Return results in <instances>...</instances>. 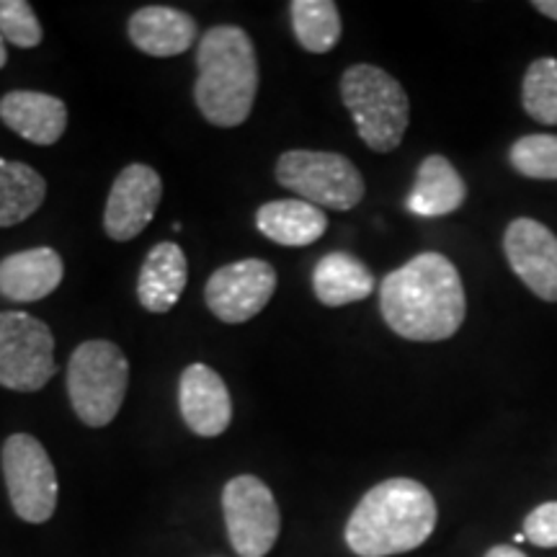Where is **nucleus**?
Wrapping results in <instances>:
<instances>
[{
  "mask_svg": "<svg viewBox=\"0 0 557 557\" xmlns=\"http://www.w3.org/2000/svg\"><path fill=\"white\" fill-rule=\"evenodd\" d=\"M380 310L400 338L436 344L462 329L468 299L455 263L431 250L382 278Z\"/></svg>",
  "mask_w": 557,
  "mask_h": 557,
  "instance_id": "f257e3e1",
  "label": "nucleus"
},
{
  "mask_svg": "<svg viewBox=\"0 0 557 557\" xmlns=\"http://www.w3.org/2000/svg\"><path fill=\"white\" fill-rule=\"evenodd\" d=\"M436 500L426 485L389 478L374 485L346 524V545L359 557H389L418 549L436 529Z\"/></svg>",
  "mask_w": 557,
  "mask_h": 557,
  "instance_id": "f03ea898",
  "label": "nucleus"
},
{
  "mask_svg": "<svg viewBox=\"0 0 557 557\" xmlns=\"http://www.w3.org/2000/svg\"><path fill=\"white\" fill-rule=\"evenodd\" d=\"M199 78L194 101L214 127H240L259 94V60L253 39L240 26H212L199 39Z\"/></svg>",
  "mask_w": 557,
  "mask_h": 557,
  "instance_id": "7ed1b4c3",
  "label": "nucleus"
},
{
  "mask_svg": "<svg viewBox=\"0 0 557 557\" xmlns=\"http://www.w3.org/2000/svg\"><path fill=\"white\" fill-rule=\"evenodd\" d=\"M341 99L359 137L374 152H393L406 137L410 101L406 88L377 65H351L341 78Z\"/></svg>",
  "mask_w": 557,
  "mask_h": 557,
  "instance_id": "20e7f679",
  "label": "nucleus"
},
{
  "mask_svg": "<svg viewBox=\"0 0 557 557\" xmlns=\"http://www.w3.org/2000/svg\"><path fill=\"white\" fill-rule=\"evenodd\" d=\"M129 385V361L116 344L83 341L67 361V395L75 416L90 429H103L122 410Z\"/></svg>",
  "mask_w": 557,
  "mask_h": 557,
  "instance_id": "39448f33",
  "label": "nucleus"
},
{
  "mask_svg": "<svg viewBox=\"0 0 557 557\" xmlns=\"http://www.w3.org/2000/svg\"><path fill=\"white\" fill-rule=\"evenodd\" d=\"M276 181L308 205L348 212L364 199L367 184L346 156L323 150H287L276 160Z\"/></svg>",
  "mask_w": 557,
  "mask_h": 557,
  "instance_id": "423d86ee",
  "label": "nucleus"
},
{
  "mask_svg": "<svg viewBox=\"0 0 557 557\" xmlns=\"http://www.w3.org/2000/svg\"><path fill=\"white\" fill-rule=\"evenodd\" d=\"M58 372L50 325L18 310L0 312V387L39 393Z\"/></svg>",
  "mask_w": 557,
  "mask_h": 557,
  "instance_id": "0eeeda50",
  "label": "nucleus"
},
{
  "mask_svg": "<svg viewBox=\"0 0 557 557\" xmlns=\"http://www.w3.org/2000/svg\"><path fill=\"white\" fill-rule=\"evenodd\" d=\"M5 491L18 519L45 524L58 508V472L47 449L32 434H13L0 451Z\"/></svg>",
  "mask_w": 557,
  "mask_h": 557,
  "instance_id": "6e6552de",
  "label": "nucleus"
},
{
  "mask_svg": "<svg viewBox=\"0 0 557 557\" xmlns=\"http://www.w3.org/2000/svg\"><path fill=\"white\" fill-rule=\"evenodd\" d=\"M230 545L240 557H267L276 545L282 513L271 487L256 475L233 478L222 491Z\"/></svg>",
  "mask_w": 557,
  "mask_h": 557,
  "instance_id": "1a4fd4ad",
  "label": "nucleus"
},
{
  "mask_svg": "<svg viewBox=\"0 0 557 557\" xmlns=\"http://www.w3.org/2000/svg\"><path fill=\"white\" fill-rule=\"evenodd\" d=\"M276 292V269L269 261L246 259L220 267L205 287L207 308L222 323H248Z\"/></svg>",
  "mask_w": 557,
  "mask_h": 557,
  "instance_id": "9d476101",
  "label": "nucleus"
},
{
  "mask_svg": "<svg viewBox=\"0 0 557 557\" xmlns=\"http://www.w3.org/2000/svg\"><path fill=\"white\" fill-rule=\"evenodd\" d=\"M163 181L158 171L145 163H132L111 184L107 212H103V230L111 240L127 243L137 238L156 218Z\"/></svg>",
  "mask_w": 557,
  "mask_h": 557,
  "instance_id": "9b49d317",
  "label": "nucleus"
},
{
  "mask_svg": "<svg viewBox=\"0 0 557 557\" xmlns=\"http://www.w3.org/2000/svg\"><path fill=\"white\" fill-rule=\"evenodd\" d=\"M508 267L545 302H557V235L542 222L519 218L506 227Z\"/></svg>",
  "mask_w": 557,
  "mask_h": 557,
  "instance_id": "f8f14e48",
  "label": "nucleus"
},
{
  "mask_svg": "<svg viewBox=\"0 0 557 557\" xmlns=\"http://www.w3.org/2000/svg\"><path fill=\"white\" fill-rule=\"evenodd\" d=\"M178 408L186 426L205 438L225 434L233 421V400H230L225 380L201 361L189 364L181 374Z\"/></svg>",
  "mask_w": 557,
  "mask_h": 557,
  "instance_id": "ddd939ff",
  "label": "nucleus"
},
{
  "mask_svg": "<svg viewBox=\"0 0 557 557\" xmlns=\"http://www.w3.org/2000/svg\"><path fill=\"white\" fill-rule=\"evenodd\" d=\"M0 122L39 148H50L65 135L67 107L41 90H11L0 99Z\"/></svg>",
  "mask_w": 557,
  "mask_h": 557,
  "instance_id": "4468645a",
  "label": "nucleus"
},
{
  "mask_svg": "<svg viewBox=\"0 0 557 557\" xmlns=\"http://www.w3.org/2000/svg\"><path fill=\"white\" fill-rule=\"evenodd\" d=\"M132 45L150 58H176L191 50L199 37L197 18L169 5H145L129 16Z\"/></svg>",
  "mask_w": 557,
  "mask_h": 557,
  "instance_id": "2eb2a0df",
  "label": "nucleus"
},
{
  "mask_svg": "<svg viewBox=\"0 0 557 557\" xmlns=\"http://www.w3.org/2000/svg\"><path fill=\"white\" fill-rule=\"evenodd\" d=\"M65 263L54 248H29L0 261V297L11 302H39L62 284Z\"/></svg>",
  "mask_w": 557,
  "mask_h": 557,
  "instance_id": "dca6fc26",
  "label": "nucleus"
},
{
  "mask_svg": "<svg viewBox=\"0 0 557 557\" xmlns=\"http://www.w3.org/2000/svg\"><path fill=\"white\" fill-rule=\"evenodd\" d=\"M189 278V263L178 243H158L145 256L137 276V299L148 312L163 315L178 302Z\"/></svg>",
  "mask_w": 557,
  "mask_h": 557,
  "instance_id": "f3484780",
  "label": "nucleus"
},
{
  "mask_svg": "<svg viewBox=\"0 0 557 557\" xmlns=\"http://www.w3.org/2000/svg\"><path fill=\"white\" fill-rule=\"evenodd\" d=\"M256 227L271 243L302 248L323 238V233L329 230V218H325L323 209L302 199H282L267 201L256 212Z\"/></svg>",
  "mask_w": 557,
  "mask_h": 557,
  "instance_id": "a211bd4d",
  "label": "nucleus"
},
{
  "mask_svg": "<svg viewBox=\"0 0 557 557\" xmlns=\"http://www.w3.org/2000/svg\"><path fill=\"white\" fill-rule=\"evenodd\" d=\"M468 197V186L444 156H429L418 165L408 209L418 218H444L457 212Z\"/></svg>",
  "mask_w": 557,
  "mask_h": 557,
  "instance_id": "6ab92c4d",
  "label": "nucleus"
},
{
  "mask_svg": "<svg viewBox=\"0 0 557 557\" xmlns=\"http://www.w3.org/2000/svg\"><path fill=\"white\" fill-rule=\"evenodd\" d=\"M312 289L325 308H344V305L361 302L374 292V276L364 263L351 253L336 250L323 256L312 271Z\"/></svg>",
  "mask_w": 557,
  "mask_h": 557,
  "instance_id": "aec40b11",
  "label": "nucleus"
},
{
  "mask_svg": "<svg viewBox=\"0 0 557 557\" xmlns=\"http://www.w3.org/2000/svg\"><path fill=\"white\" fill-rule=\"evenodd\" d=\"M47 199V181L21 160L0 158V227L29 220Z\"/></svg>",
  "mask_w": 557,
  "mask_h": 557,
  "instance_id": "412c9836",
  "label": "nucleus"
},
{
  "mask_svg": "<svg viewBox=\"0 0 557 557\" xmlns=\"http://www.w3.org/2000/svg\"><path fill=\"white\" fill-rule=\"evenodd\" d=\"M292 29L305 50L325 54L341 39V13L333 0H292Z\"/></svg>",
  "mask_w": 557,
  "mask_h": 557,
  "instance_id": "4be33fe9",
  "label": "nucleus"
},
{
  "mask_svg": "<svg viewBox=\"0 0 557 557\" xmlns=\"http://www.w3.org/2000/svg\"><path fill=\"white\" fill-rule=\"evenodd\" d=\"M521 103L534 122L555 127L557 124V60L542 58L527 67L521 83Z\"/></svg>",
  "mask_w": 557,
  "mask_h": 557,
  "instance_id": "5701e85b",
  "label": "nucleus"
},
{
  "mask_svg": "<svg viewBox=\"0 0 557 557\" xmlns=\"http://www.w3.org/2000/svg\"><path fill=\"white\" fill-rule=\"evenodd\" d=\"M513 171L537 181H557V137L555 135H527L513 143L508 152Z\"/></svg>",
  "mask_w": 557,
  "mask_h": 557,
  "instance_id": "b1692460",
  "label": "nucleus"
},
{
  "mask_svg": "<svg viewBox=\"0 0 557 557\" xmlns=\"http://www.w3.org/2000/svg\"><path fill=\"white\" fill-rule=\"evenodd\" d=\"M0 37L18 50H34L45 39L41 24L26 0H0Z\"/></svg>",
  "mask_w": 557,
  "mask_h": 557,
  "instance_id": "393cba45",
  "label": "nucleus"
},
{
  "mask_svg": "<svg viewBox=\"0 0 557 557\" xmlns=\"http://www.w3.org/2000/svg\"><path fill=\"white\" fill-rule=\"evenodd\" d=\"M524 534L534 547H557V500H549L527 513Z\"/></svg>",
  "mask_w": 557,
  "mask_h": 557,
  "instance_id": "a878e982",
  "label": "nucleus"
},
{
  "mask_svg": "<svg viewBox=\"0 0 557 557\" xmlns=\"http://www.w3.org/2000/svg\"><path fill=\"white\" fill-rule=\"evenodd\" d=\"M485 557H527L521 553L519 547H508V545H498V547H491L485 553Z\"/></svg>",
  "mask_w": 557,
  "mask_h": 557,
  "instance_id": "bb28decb",
  "label": "nucleus"
},
{
  "mask_svg": "<svg viewBox=\"0 0 557 557\" xmlns=\"http://www.w3.org/2000/svg\"><path fill=\"white\" fill-rule=\"evenodd\" d=\"M534 11H540L542 16L557 21V0H534Z\"/></svg>",
  "mask_w": 557,
  "mask_h": 557,
  "instance_id": "cd10ccee",
  "label": "nucleus"
},
{
  "mask_svg": "<svg viewBox=\"0 0 557 557\" xmlns=\"http://www.w3.org/2000/svg\"><path fill=\"white\" fill-rule=\"evenodd\" d=\"M5 62H9V50H5V39L0 37V67H5Z\"/></svg>",
  "mask_w": 557,
  "mask_h": 557,
  "instance_id": "c85d7f7f",
  "label": "nucleus"
},
{
  "mask_svg": "<svg viewBox=\"0 0 557 557\" xmlns=\"http://www.w3.org/2000/svg\"><path fill=\"white\" fill-rule=\"evenodd\" d=\"M524 540H527V534L519 532V534H517V545H521V542H524Z\"/></svg>",
  "mask_w": 557,
  "mask_h": 557,
  "instance_id": "c756f323",
  "label": "nucleus"
}]
</instances>
